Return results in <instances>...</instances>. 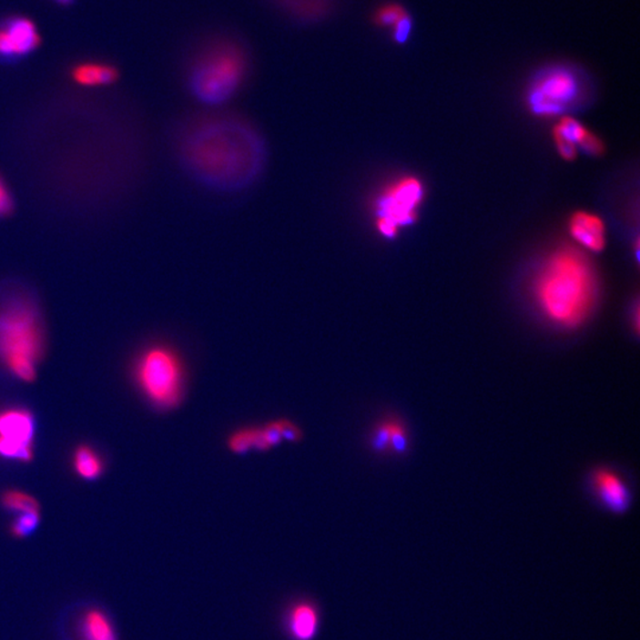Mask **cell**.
<instances>
[{
	"mask_svg": "<svg viewBox=\"0 0 640 640\" xmlns=\"http://www.w3.org/2000/svg\"><path fill=\"white\" fill-rule=\"evenodd\" d=\"M177 153L188 177L218 192L250 188L264 174L269 160L261 133L235 116L207 117L188 126Z\"/></svg>",
	"mask_w": 640,
	"mask_h": 640,
	"instance_id": "1",
	"label": "cell"
},
{
	"mask_svg": "<svg viewBox=\"0 0 640 640\" xmlns=\"http://www.w3.org/2000/svg\"><path fill=\"white\" fill-rule=\"evenodd\" d=\"M537 309L557 328L575 329L590 317L598 297L591 262L572 249L556 250L533 280Z\"/></svg>",
	"mask_w": 640,
	"mask_h": 640,
	"instance_id": "2",
	"label": "cell"
},
{
	"mask_svg": "<svg viewBox=\"0 0 640 640\" xmlns=\"http://www.w3.org/2000/svg\"><path fill=\"white\" fill-rule=\"evenodd\" d=\"M43 353L41 312L21 286L0 288V360L17 379L31 382Z\"/></svg>",
	"mask_w": 640,
	"mask_h": 640,
	"instance_id": "3",
	"label": "cell"
},
{
	"mask_svg": "<svg viewBox=\"0 0 640 640\" xmlns=\"http://www.w3.org/2000/svg\"><path fill=\"white\" fill-rule=\"evenodd\" d=\"M246 72L247 58L242 49L233 43H221L195 62L188 76V88L204 105H222L238 92Z\"/></svg>",
	"mask_w": 640,
	"mask_h": 640,
	"instance_id": "4",
	"label": "cell"
},
{
	"mask_svg": "<svg viewBox=\"0 0 640 640\" xmlns=\"http://www.w3.org/2000/svg\"><path fill=\"white\" fill-rule=\"evenodd\" d=\"M135 377L141 394L157 410H175L182 402L186 374L174 349L153 345L141 352L135 365Z\"/></svg>",
	"mask_w": 640,
	"mask_h": 640,
	"instance_id": "5",
	"label": "cell"
},
{
	"mask_svg": "<svg viewBox=\"0 0 640 640\" xmlns=\"http://www.w3.org/2000/svg\"><path fill=\"white\" fill-rule=\"evenodd\" d=\"M423 198V188L413 177L388 184L375 199L376 228L382 237L395 238L400 228L415 221Z\"/></svg>",
	"mask_w": 640,
	"mask_h": 640,
	"instance_id": "6",
	"label": "cell"
},
{
	"mask_svg": "<svg viewBox=\"0 0 640 640\" xmlns=\"http://www.w3.org/2000/svg\"><path fill=\"white\" fill-rule=\"evenodd\" d=\"M583 78L575 69L555 66L542 70L530 86V108L541 117L557 116L578 100Z\"/></svg>",
	"mask_w": 640,
	"mask_h": 640,
	"instance_id": "7",
	"label": "cell"
},
{
	"mask_svg": "<svg viewBox=\"0 0 640 640\" xmlns=\"http://www.w3.org/2000/svg\"><path fill=\"white\" fill-rule=\"evenodd\" d=\"M35 419L29 411H0V457L27 462L34 455Z\"/></svg>",
	"mask_w": 640,
	"mask_h": 640,
	"instance_id": "8",
	"label": "cell"
},
{
	"mask_svg": "<svg viewBox=\"0 0 640 640\" xmlns=\"http://www.w3.org/2000/svg\"><path fill=\"white\" fill-rule=\"evenodd\" d=\"M39 35L34 23L15 18L0 25V58L15 60L33 53L39 45Z\"/></svg>",
	"mask_w": 640,
	"mask_h": 640,
	"instance_id": "9",
	"label": "cell"
},
{
	"mask_svg": "<svg viewBox=\"0 0 640 640\" xmlns=\"http://www.w3.org/2000/svg\"><path fill=\"white\" fill-rule=\"evenodd\" d=\"M554 139L557 150L565 159L574 158L578 148H583L588 155H600L603 151L602 141L572 117H564L556 125Z\"/></svg>",
	"mask_w": 640,
	"mask_h": 640,
	"instance_id": "10",
	"label": "cell"
},
{
	"mask_svg": "<svg viewBox=\"0 0 640 640\" xmlns=\"http://www.w3.org/2000/svg\"><path fill=\"white\" fill-rule=\"evenodd\" d=\"M593 486L600 500L615 513H624L630 505V493L623 479L614 471H596Z\"/></svg>",
	"mask_w": 640,
	"mask_h": 640,
	"instance_id": "11",
	"label": "cell"
},
{
	"mask_svg": "<svg viewBox=\"0 0 640 640\" xmlns=\"http://www.w3.org/2000/svg\"><path fill=\"white\" fill-rule=\"evenodd\" d=\"M320 612L316 604L300 602L290 606L285 616L286 631L292 640H312L320 630Z\"/></svg>",
	"mask_w": 640,
	"mask_h": 640,
	"instance_id": "12",
	"label": "cell"
},
{
	"mask_svg": "<svg viewBox=\"0 0 640 640\" xmlns=\"http://www.w3.org/2000/svg\"><path fill=\"white\" fill-rule=\"evenodd\" d=\"M569 231L579 245L591 251L604 249V225L603 219L594 214L578 213L573 215L569 222Z\"/></svg>",
	"mask_w": 640,
	"mask_h": 640,
	"instance_id": "13",
	"label": "cell"
},
{
	"mask_svg": "<svg viewBox=\"0 0 640 640\" xmlns=\"http://www.w3.org/2000/svg\"><path fill=\"white\" fill-rule=\"evenodd\" d=\"M284 13L302 22H317L331 13L333 0H273Z\"/></svg>",
	"mask_w": 640,
	"mask_h": 640,
	"instance_id": "14",
	"label": "cell"
},
{
	"mask_svg": "<svg viewBox=\"0 0 640 640\" xmlns=\"http://www.w3.org/2000/svg\"><path fill=\"white\" fill-rule=\"evenodd\" d=\"M73 78L76 84L85 87H99L112 84L117 80V69L102 63H82L73 70Z\"/></svg>",
	"mask_w": 640,
	"mask_h": 640,
	"instance_id": "15",
	"label": "cell"
},
{
	"mask_svg": "<svg viewBox=\"0 0 640 640\" xmlns=\"http://www.w3.org/2000/svg\"><path fill=\"white\" fill-rule=\"evenodd\" d=\"M82 640H116V635L108 616L97 608H90L80 622Z\"/></svg>",
	"mask_w": 640,
	"mask_h": 640,
	"instance_id": "16",
	"label": "cell"
},
{
	"mask_svg": "<svg viewBox=\"0 0 640 640\" xmlns=\"http://www.w3.org/2000/svg\"><path fill=\"white\" fill-rule=\"evenodd\" d=\"M73 465L78 476L86 481H94L104 472V462L100 454L90 446L77 447L74 453Z\"/></svg>",
	"mask_w": 640,
	"mask_h": 640,
	"instance_id": "17",
	"label": "cell"
},
{
	"mask_svg": "<svg viewBox=\"0 0 640 640\" xmlns=\"http://www.w3.org/2000/svg\"><path fill=\"white\" fill-rule=\"evenodd\" d=\"M228 446L231 452L238 454H245L251 450L269 451L262 427H249L235 432L228 439Z\"/></svg>",
	"mask_w": 640,
	"mask_h": 640,
	"instance_id": "18",
	"label": "cell"
},
{
	"mask_svg": "<svg viewBox=\"0 0 640 640\" xmlns=\"http://www.w3.org/2000/svg\"><path fill=\"white\" fill-rule=\"evenodd\" d=\"M4 508L21 515V513H39V504L30 494L18 490L5 491L2 496Z\"/></svg>",
	"mask_w": 640,
	"mask_h": 640,
	"instance_id": "19",
	"label": "cell"
},
{
	"mask_svg": "<svg viewBox=\"0 0 640 640\" xmlns=\"http://www.w3.org/2000/svg\"><path fill=\"white\" fill-rule=\"evenodd\" d=\"M386 430L388 449L394 450L396 453H403L407 450V433L404 427L395 420H388L382 423Z\"/></svg>",
	"mask_w": 640,
	"mask_h": 640,
	"instance_id": "20",
	"label": "cell"
},
{
	"mask_svg": "<svg viewBox=\"0 0 640 640\" xmlns=\"http://www.w3.org/2000/svg\"><path fill=\"white\" fill-rule=\"evenodd\" d=\"M39 521H41L39 513H21L11 525V533L15 537L30 536L38 527Z\"/></svg>",
	"mask_w": 640,
	"mask_h": 640,
	"instance_id": "21",
	"label": "cell"
},
{
	"mask_svg": "<svg viewBox=\"0 0 640 640\" xmlns=\"http://www.w3.org/2000/svg\"><path fill=\"white\" fill-rule=\"evenodd\" d=\"M407 14L401 5L398 4H390L384 5L377 11L375 15V23L380 26L391 27L396 25Z\"/></svg>",
	"mask_w": 640,
	"mask_h": 640,
	"instance_id": "22",
	"label": "cell"
},
{
	"mask_svg": "<svg viewBox=\"0 0 640 640\" xmlns=\"http://www.w3.org/2000/svg\"><path fill=\"white\" fill-rule=\"evenodd\" d=\"M411 29H413V21H411V15L407 13L391 27L392 39H394L395 43L403 45L410 38Z\"/></svg>",
	"mask_w": 640,
	"mask_h": 640,
	"instance_id": "23",
	"label": "cell"
},
{
	"mask_svg": "<svg viewBox=\"0 0 640 640\" xmlns=\"http://www.w3.org/2000/svg\"><path fill=\"white\" fill-rule=\"evenodd\" d=\"M276 422L282 440H288V442H300L301 439L300 427H297L292 422H289V420H278Z\"/></svg>",
	"mask_w": 640,
	"mask_h": 640,
	"instance_id": "24",
	"label": "cell"
},
{
	"mask_svg": "<svg viewBox=\"0 0 640 640\" xmlns=\"http://www.w3.org/2000/svg\"><path fill=\"white\" fill-rule=\"evenodd\" d=\"M14 199L11 196L9 188L4 183L2 177H0V218L9 214L13 210Z\"/></svg>",
	"mask_w": 640,
	"mask_h": 640,
	"instance_id": "25",
	"label": "cell"
},
{
	"mask_svg": "<svg viewBox=\"0 0 640 640\" xmlns=\"http://www.w3.org/2000/svg\"><path fill=\"white\" fill-rule=\"evenodd\" d=\"M58 2H60V3H65V4H66V3H69L70 0H58Z\"/></svg>",
	"mask_w": 640,
	"mask_h": 640,
	"instance_id": "26",
	"label": "cell"
}]
</instances>
